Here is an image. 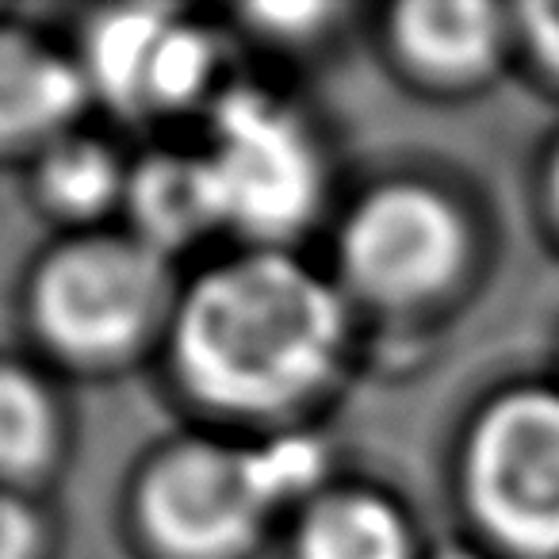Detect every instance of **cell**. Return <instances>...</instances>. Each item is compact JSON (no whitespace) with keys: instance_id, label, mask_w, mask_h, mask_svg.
Segmentation results:
<instances>
[{"instance_id":"cell-1","label":"cell","mask_w":559,"mask_h":559,"mask_svg":"<svg viewBox=\"0 0 559 559\" xmlns=\"http://www.w3.org/2000/svg\"><path fill=\"white\" fill-rule=\"evenodd\" d=\"M342 345V307L288 257H241L211 272L177 322L188 383L211 403L264 411L311 391Z\"/></svg>"},{"instance_id":"cell-2","label":"cell","mask_w":559,"mask_h":559,"mask_svg":"<svg viewBox=\"0 0 559 559\" xmlns=\"http://www.w3.org/2000/svg\"><path fill=\"white\" fill-rule=\"evenodd\" d=\"M472 502L513 548H559V395L528 391L483 418L467 460Z\"/></svg>"},{"instance_id":"cell-3","label":"cell","mask_w":559,"mask_h":559,"mask_svg":"<svg viewBox=\"0 0 559 559\" xmlns=\"http://www.w3.org/2000/svg\"><path fill=\"white\" fill-rule=\"evenodd\" d=\"M203 162L223 218L257 234L296 226L319 192V162L307 134L280 104L249 88L223 100L215 146Z\"/></svg>"},{"instance_id":"cell-4","label":"cell","mask_w":559,"mask_h":559,"mask_svg":"<svg viewBox=\"0 0 559 559\" xmlns=\"http://www.w3.org/2000/svg\"><path fill=\"white\" fill-rule=\"evenodd\" d=\"M276 502L257 452L185 444L157 460L142 510L162 544L185 556H223L257 533Z\"/></svg>"},{"instance_id":"cell-5","label":"cell","mask_w":559,"mask_h":559,"mask_svg":"<svg viewBox=\"0 0 559 559\" xmlns=\"http://www.w3.org/2000/svg\"><path fill=\"white\" fill-rule=\"evenodd\" d=\"M162 299V264L139 241L96 238L50 257L35 307L55 342L81 353L127 345Z\"/></svg>"},{"instance_id":"cell-6","label":"cell","mask_w":559,"mask_h":559,"mask_svg":"<svg viewBox=\"0 0 559 559\" xmlns=\"http://www.w3.org/2000/svg\"><path fill=\"white\" fill-rule=\"evenodd\" d=\"M464 257V230L444 200L414 185L368 195L345 230V261L368 292L414 299L441 288Z\"/></svg>"},{"instance_id":"cell-7","label":"cell","mask_w":559,"mask_h":559,"mask_svg":"<svg viewBox=\"0 0 559 559\" xmlns=\"http://www.w3.org/2000/svg\"><path fill=\"white\" fill-rule=\"evenodd\" d=\"M81 104V78L16 32H0V134H32L70 119Z\"/></svg>"},{"instance_id":"cell-8","label":"cell","mask_w":559,"mask_h":559,"mask_svg":"<svg viewBox=\"0 0 559 559\" xmlns=\"http://www.w3.org/2000/svg\"><path fill=\"white\" fill-rule=\"evenodd\" d=\"M299 551L304 559H406L411 540L388 502L372 495H337L311 510Z\"/></svg>"},{"instance_id":"cell-9","label":"cell","mask_w":559,"mask_h":559,"mask_svg":"<svg viewBox=\"0 0 559 559\" xmlns=\"http://www.w3.org/2000/svg\"><path fill=\"white\" fill-rule=\"evenodd\" d=\"M134 211L154 246H173L223 218L207 162L192 157H154L134 180Z\"/></svg>"},{"instance_id":"cell-10","label":"cell","mask_w":559,"mask_h":559,"mask_svg":"<svg viewBox=\"0 0 559 559\" xmlns=\"http://www.w3.org/2000/svg\"><path fill=\"white\" fill-rule=\"evenodd\" d=\"M399 39L433 70H475L498 43V12L490 4H406L399 9Z\"/></svg>"},{"instance_id":"cell-11","label":"cell","mask_w":559,"mask_h":559,"mask_svg":"<svg viewBox=\"0 0 559 559\" xmlns=\"http://www.w3.org/2000/svg\"><path fill=\"white\" fill-rule=\"evenodd\" d=\"M173 16L162 9H119L88 32V62L108 96L146 100V73Z\"/></svg>"},{"instance_id":"cell-12","label":"cell","mask_w":559,"mask_h":559,"mask_svg":"<svg viewBox=\"0 0 559 559\" xmlns=\"http://www.w3.org/2000/svg\"><path fill=\"white\" fill-rule=\"evenodd\" d=\"M43 185L62 207L70 211H93L111 200L119 177L116 162L104 146L88 139H66L43 162Z\"/></svg>"},{"instance_id":"cell-13","label":"cell","mask_w":559,"mask_h":559,"mask_svg":"<svg viewBox=\"0 0 559 559\" xmlns=\"http://www.w3.org/2000/svg\"><path fill=\"white\" fill-rule=\"evenodd\" d=\"M50 406L24 372L0 368V467H27L47 452Z\"/></svg>"},{"instance_id":"cell-14","label":"cell","mask_w":559,"mask_h":559,"mask_svg":"<svg viewBox=\"0 0 559 559\" xmlns=\"http://www.w3.org/2000/svg\"><path fill=\"white\" fill-rule=\"evenodd\" d=\"M211 66H215V47L207 43V35H200L195 27L173 24L165 32L162 47H157L154 62H150L146 100L157 104L188 100V96H195L203 88Z\"/></svg>"},{"instance_id":"cell-15","label":"cell","mask_w":559,"mask_h":559,"mask_svg":"<svg viewBox=\"0 0 559 559\" xmlns=\"http://www.w3.org/2000/svg\"><path fill=\"white\" fill-rule=\"evenodd\" d=\"M35 525L16 502L0 498V559H27L32 556Z\"/></svg>"},{"instance_id":"cell-16","label":"cell","mask_w":559,"mask_h":559,"mask_svg":"<svg viewBox=\"0 0 559 559\" xmlns=\"http://www.w3.org/2000/svg\"><path fill=\"white\" fill-rule=\"evenodd\" d=\"M525 24H528V35H533L536 50L559 70V0H551V4H528Z\"/></svg>"},{"instance_id":"cell-17","label":"cell","mask_w":559,"mask_h":559,"mask_svg":"<svg viewBox=\"0 0 559 559\" xmlns=\"http://www.w3.org/2000/svg\"><path fill=\"white\" fill-rule=\"evenodd\" d=\"M556 195H559V169H556Z\"/></svg>"}]
</instances>
